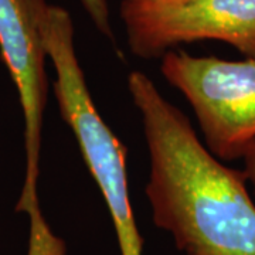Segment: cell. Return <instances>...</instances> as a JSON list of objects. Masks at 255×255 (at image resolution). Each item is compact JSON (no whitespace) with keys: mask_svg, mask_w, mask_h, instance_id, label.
I'll list each match as a JSON object with an SVG mask.
<instances>
[{"mask_svg":"<svg viewBox=\"0 0 255 255\" xmlns=\"http://www.w3.org/2000/svg\"><path fill=\"white\" fill-rule=\"evenodd\" d=\"M149 153L146 197L156 227L184 255H255V204L246 176L201 143L190 121L142 71L128 77Z\"/></svg>","mask_w":255,"mask_h":255,"instance_id":"1","label":"cell"},{"mask_svg":"<svg viewBox=\"0 0 255 255\" xmlns=\"http://www.w3.org/2000/svg\"><path fill=\"white\" fill-rule=\"evenodd\" d=\"M47 57L55 71L54 94L60 115L71 129L92 179L110 210L121 255H143L129 197L127 147L97 110L82 71L74 41L70 13L50 4L44 20Z\"/></svg>","mask_w":255,"mask_h":255,"instance_id":"2","label":"cell"},{"mask_svg":"<svg viewBox=\"0 0 255 255\" xmlns=\"http://www.w3.org/2000/svg\"><path fill=\"white\" fill-rule=\"evenodd\" d=\"M160 73L190 104L206 147L220 160L243 159L255 142V57L228 61L167 51Z\"/></svg>","mask_w":255,"mask_h":255,"instance_id":"3","label":"cell"},{"mask_svg":"<svg viewBox=\"0 0 255 255\" xmlns=\"http://www.w3.org/2000/svg\"><path fill=\"white\" fill-rule=\"evenodd\" d=\"M121 18L129 50L143 60L201 40L255 57V0H122Z\"/></svg>","mask_w":255,"mask_h":255,"instance_id":"4","label":"cell"},{"mask_svg":"<svg viewBox=\"0 0 255 255\" xmlns=\"http://www.w3.org/2000/svg\"><path fill=\"white\" fill-rule=\"evenodd\" d=\"M48 6L46 0H0V51L16 85L24 118L26 174L16 211L26 213L30 227L34 228L46 223L37 184L48 90L43 34Z\"/></svg>","mask_w":255,"mask_h":255,"instance_id":"5","label":"cell"},{"mask_svg":"<svg viewBox=\"0 0 255 255\" xmlns=\"http://www.w3.org/2000/svg\"><path fill=\"white\" fill-rule=\"evenodd\" d=\"M81 4L92 20L94 26L100 30V33L108 38H112V23L108 0H81Z\"/></svg>","mask_w":255,"mask_h":255,"instance_id":"6","label":"cell"},{"mask_svg":"<svg viewBox=\"0 0 255 255\" xmlns=\"http://www.w3.org/2000/svg\"><path fill=\"white\" fill-rule=\"evenodd\" d=\"M244 160V170L243 173L246 176V179L253 184L255 189V142L247 149V152L243 156Z\"/></svg>","mask_w":255,"mask_h":255,"instance_id":"7","label":"cell"}]
</instances>
